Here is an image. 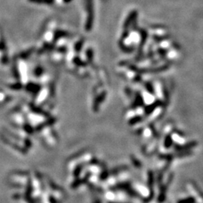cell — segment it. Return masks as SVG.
I'll list each match as a JSON object with an SVG mask.
<instances>
[{"label": "cell", "mask_w": 203, "mask_h": 203, "mask_svg": "<svg viewBox=\"0 0 203 203\" xmlns=\"http://www.w3.org/2000/svg\"><path fill=\"white\" fill-rule=\"evenodd\" d=\"M198 145V142L196 141H191L189 142H187V143L184 144V145H178V144H176L175 145V150L176 151H189L191 150L193 147H196Z\"/></svg>", "instance_id": "cell-1"}, {"label": "cell", "mask_w": 203, "mask_h": 203, "mask_svg": "<svg viewBox=\"0 0 203 203\" xmlns=\"http://www.w3.org/2000/svg\"><path fill=\"white\" fill-rule=\"evenodd\" d=\"M190 184H191L192 189H193V191H194L196 193H197V195H198L201 199H203V191L199 187V186L193 181H191V183H190Z\"/></svg>", "instance_id": "cell-2"}, {"label": "cell", "mask_w": 203, "mask_h": 203, "mask_svg": "<svg viewBox=\"0 0 203 203\" xmlns=\"http://www.w3.org/2000/svg\"><path fill=\"white\" fill-rule=\"evenodd\" d=\"M173 145V140L172 138H171V136L170 134L167 135L166 136L165 140H164V147L166 148H170V147L172 146Z\"/></svg>", "instance_id": "cell-3"}, {"label": "cell", "mask_w": 203, "mask_h": 203, "mask_svg": "<svg viewBox=\"0 0 203 203\" xmlns=\"http://www.w3.org/2000/svg\"><path fill=\"white\" fill-rule=\"evenodd\" d=\"M196 200L193 196H188L186 197V198L180 199L178 200L177 203H196Z\"/></svg>", "instance_id": "cell-4"}, {"label": "cell", "mask_w": 203, "mask_h": 203, "mask_svg": "<svg viewBox=\"0 0 203 203\" xmlns=\"http://www.w3.org/2000/svg\"><path fill=\"white\" fill-rule=\"evenodd\" d=\"M32 2L36 3H46V4H52L54 0H29Z\"/></svg>", "instance_id": "cell-5"}, {"label": "cell", "mask_w": 203, "mask_h": 203, "mask_svg": "<svg viewBox=\"0 0 203 203\" xmlns=\"http://www.w3.org/2000/svg\"><path fill=\"white\" fill-rule=\"evenodd\" d=\"M64 1H65L66 2H69L71 1V0H64Z\"/></svg>", "instance_id": "cell-6"}]
</instances>
